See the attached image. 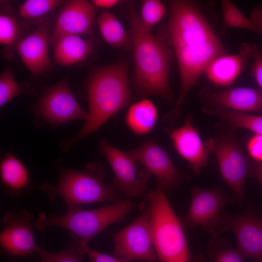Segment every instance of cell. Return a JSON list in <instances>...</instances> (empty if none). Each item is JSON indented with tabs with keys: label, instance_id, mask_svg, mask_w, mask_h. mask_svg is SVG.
Masks as SVG:
<instances>
[{
	"label": "cell",
	"instance_id": "23",
	"mask_svg": "<svg viewBox=\"0 0 262 262\" xmlns=\"http://www.w3.org/2000/svg\"><path fill=\"white\" fill-rule=\"evenodd\" d=\"M97 22L102 37L107 44L116 48H125L128 46V35L115 14L109 11L102 12Z\"/></svg>",
	"mask_w": 262,
	"mask_h": 262
},
{
	"label": "cell",
	"instance_id": "9",
	"mask_svg": "<svg viewBox=\"0 0 262 262\" xmlns=\"http://www.w3.org/2000/svg\"><path fill=\"white\" fill-rule=\"evenodd\" d=\"M210 146L213 150L221 174L231 189L233 198L241 202L251 163L239 143L232 138H221L215 143H210Z\"/></svg>",
	"mask_w": 262,
	"mask_h": 262
},
{
	"label": "cell",
	"instance_id": "35",
	"mask_svg": "<svg viewBox=\"0 0 262 262\" xmlns=\"http://www.w3.org/2000/svg\"><path fill=\"white\" fill-rule=\"evenodd\" d=\"M250 19L262 33V4H259L253 8L250 13Z\"/></svg>",
	"mask_w": 262,
	"mask_h": 262
},
{
	"label": "cell",
	"instance_id": "15",
	"mask_svg": "<svg viewBox=\"0 0 262 262\" xmlns=\"http://www.w3.org/2000/svg\"><path fill=\"white\" fill-rule=\"evenodd\" d=\"M223 226L233 231L242 257L262 262V219L248 214L222 215Z\"/></svg>",
	"mask_w": 262,
	"mask_h": 262
},
{
	"label": "cell",
	"instance_id": "26",
	"mask_svg": "<svg viewBox=\"0 0 262 262\" xmlns=\"http://www.w3.org/2000/svg\"><path fill=\"white\" fill-rule=\"evenodd\" d=\"M65 3L61 0H27L20 5L19 15L25 19L36 18Z\"/></svg>",
	"mask_w": 262,
	"mask_h": 262
},
{
	"label": "cell",
	"instance_id": "24",
	"mask_svg": "<svg viewBox=\"0 0 262 262\" xmlns=\"http://www.w3.org/2000/svg\"><path fill=\"white\" fill-rule=\"evenodd\" d=\"M216 114L233 129L245 128L256 134H262V116L218 108Z\"/></svg>",
	"mask_w": 262,
	"mask_h": 262
},
{
	"label": "cell",
	"instance_id": "12",
	"mask_svg": "<svg viewBox=\"0 0 262 262\" xmlns=\"http://www.w3.org/2000/svg\"><path fill=\"white\" fill-rule=\"evenodd\" d=\"M128 152L145 170L155 176L157 187L165 191L176 187L181 182V173L153 138L146 140L140 146Z\"/></svg>",
	"mask_w": 262,
	"mask_h": 262
},
{
	"label": "cell",
	"instance_id": "33",
	"mask_svg": "<svg viewBox=\"0 0 262 262\" xmlns=\"http://www.w3.org/2000/svg\"><path fill=\"white\" fill-rule=\"evenodd\" d=\"M82 248L91 262H129L115 255H110L92 249L88 245Z\"/></svg>",
	"mask_w": 262,
	"mask_h": 262
},
{
	"label": "cell",
	"instance_id": "27",
	"mask_svg": "<svg viewBox=\"0 0 262 262\" xmlns=\"http://www.w3.org/2000/svg\"><path fill=\"white\" fill-rule=\"evenodd\" d=\"M166 12L165 7L160 0H143L139 14L141 22L147 30L151 32L163 18Z\"/></svg>",
	"mask_w": 262,
	"mask_h": 262
},
{
	"label": "cell",
	"instance_id": "14",
	"mask_svg": "<svg viewBox=\"0 0 262 262\" xmlns=\"http://www.w3.org/2000/svg\"><path fill=\"white\" fill-rule=\"evenodd\" d=\"M96 13L95 6L92 2L85 0L65 2L54 24L50 41L53 44L66 35L91 34L93 31Z\"/></svg>",
	"mask_w": 262,
	"mask_h": 262
},
{
	"label": "cell",
	"instance_id": "20",
	"mask_svg": "<svg viewBox=\"0 0 262 262\" xmlns=\"http://www.w3.org/2000/svg\"><path fill=\"white\" fill-rule=\"evenodd\" d=\"M52 45L54 62L63 66L85 61L93 49V40L74 35L63 36Z\"/></svg>",
	"mask_w": 262,
	"mask_h": 262
},
{
	"label": "cell",
	"instance_id": "29",
	"mask_svg": "<svg viewBox=\"0 0 262 262\" xmlns=\"http://www.w3.org/2000/svg\"><path fill=\"white\" fill-rule=\"evenodd\" d=\"M19 28L15 17L0 13V43L4 45H11L16 42L19 35Z\"/></svg>",
	"mask_w": 262,
	"mask_h": 262
},
{
	"label": "cell",
	"instance_id": "7",
	"mask_svg": "<svg viewBox=\"0 0 262 262\" xmlns=\"http://www.w3.org/2000/svg\"><path fill=\"white\" fill-rule=\"evenodd\" d=\"M111 236L114 245V255L129 262H159L154 246L149 203L135 220Z\"/></svg>",
	"mask_w": 262,
	"mask_h": 262
},
{
	"label": "cell",
	"instance_id": "1",
	"mask_svg": "<svg viewBox=\"0 0 262 262\" xmlns=\"http://www.w3.org/2000/svg\"><path fill=\"white\" fill-rule=\"evenodd\" d=\"M160 37L173 49L180 77V92L173 109L164 118L173 123L185 97L214 59L224 55L221 41L197 7L192 2H170L169 19Z\"/></svg>",
	"mask_w": 262,
	"mask_h": 262
},
{
	"label": "cell",
	"instance_id": "10",
	"mask_svg": "<svg viewBox=\"0 0 262 262\" xmlns=\"http://www.w3.org/2000/svg\"><path fill=\"white\" fill-rule=\"evenodd\" d=\"M99 150L106 159L114 174V184L128 198L140 197L146 189L149 175L146 170L138 178L136 161L129 152L113 147L104 139L99 141Z\"/></svg>",
	"mask_w": 262,
	"mask_h": 262
},
{
	"label": "cell",
	"instance_id": "36",
	"mask_svg": "<svg viewBox=\"0 0 262 262\" xmlns=\"http://www.w3.org/2000/svg\"><path fill=\"white\" fill-rule=\"evenodd\" d=\"M249 175L255 177L262 185V163H251Z\"/></svg>",
	"mask_w": 262,
	"mask_h": 262
},
{
	"label": "cell",
	"instance_id": "21",
	"mask_svg": "<svg viewBox=\"0 0 262 262\" xmlns=\"http://www.w3.org/2000/svg\"><path fill=\"white\" fill-rule=\"evenodd\" d=\"M158 116V110L154 104L148 99H143L129 107L125 120L127 127L133 133L143 135L154 129Z\"/></svg>",
	"mask_w": 262,
	"mask_h": 262
},
{
	"label": "cell",
	"instance_id": "37",
	"mask_svg": "<svg viewBox=\"0 0 262 262\" xmlns=\"http://www.w3.org/2000/svg\"><path fill=\"white\" fill-rule=\"evenodd\" d=\"M120 1L118 0H94L92 2L95 7L110 8L117 5Z\"/></svg>",
	"mask_w": 262,
	"mask_h": 262
},
{
	"label": "cell",
	"instance_id": "22",
	"mask_svg": "<svg viewBox=\"0 0 262 262\" xmlns=\"http://www.w3.org/2000/svg\"><path fill=\"white\" fill-rule=\"evenodd\" d=\"M0 175L2 184L9 194L14 197L19 196L30 184L29 174L26 166L10 153L5 154L1 160Z\"/></svg>",
	"mask_w": 262,
	"mask_h": 262
},
{
	"label": "cell",
	"instance_id": "11",
	"mask_svg": "<svg viewBox=\"0 0 262 262\" xmlns=\"http://www.w3.org/2000/svg\"><path fill=\"white\" fill-rule=\"evenodd\" d=\"M191 195L189 208L183 220V228L201 226L211 232L223 226L221 211L226 200L220 191L196 187L192 189Z\"/></svg>",
	"mask_w": 262,
	"mask_h": 262
},
{
	"label": "cell",
	"instance_id": "32",
	"mask_svg": "<svg viewBox=\"0 0 262 262\" xmlns=\"http://www.w3.org/2000/svg\"><path fill=\"white\" fill-rule=\"evenodd\" d=\"M246 148L249 155L256 162L262 163V134H255L249 138Z\"/></svg>",
	"mask_w": 262,
	"mask_h": 262
},
{
	"label": "cell",
	"instance_id": "31",
	"mask_svg": "<svg viewBox=\"0 0 262 262\" xmlns=\"http://www.w3.org/2000/svg\"><path fill=\"white\" fill-rule=\"evenodd\" d=\"M251 58L252 74L262 91V51L256 45L252 46Z\"/></svg>",
	"mask_w": 262,
	"mask_h": 262
},
{
	"label": "cell",
	"instance_id": "2",
	"mask_svg": "<svg viewBox=\"0 0 262 262\" xmlns=\"http://www.w3.org/2000/svg\"><path fill=\"white\" fill-rule=\"evenodd\" d=\"M126 12L132 36L134 88L140 96H155L170 101L172 98L169 85L172 50L164 40L143 26L132 3L127 4Z\"/></svg>",
	"mask_w": 262,
	"mask_h": 262
},
{
	"label": "cell",
	"instance_id": "5",
	"mask_svg": "<svg viewBox=\"0 0 262 262\" xmlns=\"http://www.w3.org/2000/svg\"><path fill=\"white\" fill-rule=\"evenodd\" d=\"M134 206V202L127 198L93 210H85L81 207L67 209L62 215L40 213L33 224L40 231L50 227L66 229L73 240L83 247L106 228L123 220Z\"/></svg>",
	"mask_w": 262,
	"mask_h": 262
},
{
	"label": "cell",
	"instance_id": "6",
	"mask_svg": "<svg viewBox=\"0 0 262 262\" xmlns=\"http://www.w3.org/2000/svg\"><path fill=\"white\" fill-rule=\"evenodd\" d=\"M146 197L150 206L154 246L159 262H190L183 227L165 190L156 186Z\"/></svg>",
	"mask_w": 262,
	"mask_h": 262
},
{
	"label": "cell",
	"instance_id": "38",
	"mask_svg": "<svg viewBox=\"0 0 262 262\" xmlns=\"http://www.w3.org/2000/svg\"><path fill=\"white\" fill-rule=\"evenodd\" d=\"M36 253L40 257V262H50L49 251L38 246Z\"/></svg>",
	"mask_w": 262,
	"mask_h": 262
},
{
	"label": "cell",
	"instance_id": "28",
	"mask_svg": "<svg viewBox=\"0 0 262 262\" xmlns=\"http://www.w3.org/2000/svg\"><path fill=\"white\" fill-rule=\"evenodd\" d=\"M22 92L16 83L13 70L8 68L0 75V106L1 107Z\"/></svg>",
	"mask_w": 262,
	"mask_h": 262
},
{
	"label": "cell",
	"instance_id": "8",
	"mask_svg": "<svg viewBox=\"0 0 262 262\" xmlns=\"http://www.w3.org/2000/svg\"><path fill=\"white\" fill-rule=\"evenodd\" d=\"M66 77L44 92L35 105V123L57 127L77 120H86L84 111L72 93Z\"/></svg>",
	"mask_w": 262,
	"mask_h": 262
},
{
	"label": "cell",
	"instance_id": "34",
	"mask_svg": "<svg viewBox=\"0 0 262 262\" xmlns=\"http://www.w3.org/2000/svg\"><path fill=\"white\" fill-rule=\"evenodd\" d=\"M215 262H243L242 256L238 251L228 249L218 254Z\"/></svg>",
	"mask_w": 262,
	"mask_h": 262
},
{
	"label": "cell",
	"instance_id": "30",
	"mask_svg": "<svg viewBox=\"0 0 262 262\" xmlns=\"http://www.w3.org/2000/svg\"><path fill=\"white\" fill-rule=\"evenodd\" d=\"M50 262H83L85 255L83 248L72 240L63 250L49 251Z\"/></svg>",
	"mask_w": 262,
	"mask_h": 262
},
{
	"label": "cell",
	"instance_id": "18",
	"mask_svg": "<svg viewBox=\"0 0 262 262\" xmlns=\"http://www.w3.org/2000/svg\"><path fill=\"white\" fill-rule=\"evenodd\" d=\"M251 49L252 46L244 44L239 54L217 57L206 68L204 72L207 77L218 85L231 84L241 72L245 61L251 58Z\"/></svg>",
	"mask_w": 262,
	"mask_h": 262
},
{
	"label": "cell",
	"instance_id": "17",
	"mask_svg": "<svg viewBox=\"0 0 262 262\" xmlns=\"http://www.w3.org/2000/svg\"><path fill=\"white\" fill-rule=\"evenodd\" d=\"M50 35L48 21L43 22L34 31L21 38L16 49L22 62L33 75L46 70L49 66L48 45Z\"/></svg>",
	"mask_w": 262,
	"mask_h": 262
},
{
	"label": "cell",
	"instance_id": "4",
	"mask_svg": "<svg viewBox=\"0 0 262 262\" xmlns=\"http://www.w3.org/2000/svg\"><path fill=\"white\" fill-rule=\"evenodd\" d=\"M106 171L99 163H89L83 170L61 166L59 180L56 184L45 183L39 186L51 200L62 198L67 209L82 205L103 202H115L121 200L119 190L114 184L106 183Z\"/></svg>",
	"mask_w": 262,
	"mask_h": 262
},
{
	"label": "cell",
	"instance_id": "19",
	"mask_svg": "<svg viewBox=\"0 0 262 262\" xmlns=\"http://www.w3.org/2000/svg\"><path fill=\"white\" fill-rule=\"evenodd\" d=\"M210 102L221 108L233 111L262 112V91L247 87L229 88L209 95Z\"/></svg>",
	"mask_w": 262,
	"mask_h": 262
},
{
	"label": "cell",
	"instance_id": "25",
	"mask_svg": "<svg viewBox=\"0 0 262 262\" xmlns=\"http://www.w3.org/2000/svg\"><path fill=\"white\" fill-rule=\"evenodd\" d=\"M221 3L223 20L226 26L231 28L246 29L256 33H262L260 28L250 18L246 17L232 1L223 0Z\"/></svg>",
	"mask_w": 262,
	"mask_h": 262
},
{
	"label": "cell",
	"instance_id": "3",
	"mask_svg": "<svg viewBox=\"0 0 262 262\" xmlns=\"http://www.w3.org/2000/svg\"><path fill=\"white\" fill-rule=\"evenodd\" d=\"M128 69L126 61L123 59L93 68L86 86L87 118L75 136L61 140L60 147L63 150L68 151L129 104L131 95Z\"/></svg>",
	"mask_w": 262,
	"mask_h": 262
},
{
	"label": "cell",
	"instance_id": "13",
	"mask_svg": "<svg viewBox=\"0 0 262 262\" xmlns=\"http://www.w3.org/2000/svg\"><path fill=\"white\" fill-rule=\"evenodd\" d=\"M4 227L0 234L1 247L9 254L23 256L36 252L33 217L26 209L18 213L7 212L2 218Z\"/></svg>",
	"mask_w": 262,
	"mask_h": 262
},
{
	"label": "cell",
	"instance_id": "16",
	"mask_svg": "<svg viewBox=\"0 0 262 262\" xmlns=\"http://www.w3.org/2000/svg\"><path fill=\"white\" fill-rule=\"evenodd\" d=\"M169 136L178 153L190 164L195 173H199L207 164L209 149L194 126L191 116H187L181 126L171 130Z\"/></svg>",
	"mask_w": 262,
	"mask_h": 262
}]
</instances>
